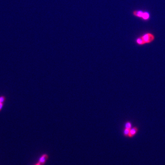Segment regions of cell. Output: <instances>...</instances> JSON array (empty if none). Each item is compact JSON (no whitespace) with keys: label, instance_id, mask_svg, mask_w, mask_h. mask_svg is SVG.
I'll return each mask as SVG.
<instances>
[{"label":"cell","instance_id":"3957f363","mask_svg":"<svg viewBox=\"0 0 165 165\" xmlns=\"http://www.w3.org/2000/svg\"><path fill=\"white\" fill-rule=\"evenodd\" d=\"M138 132V128L136 127L132 128L130 129L129 134L128 135V137L132 138L135 136Z\"/></svg>","mask_w":165,"mask_h":165},{"label":"cell","instance_id":"ba28073f","mask_svg":"<svg viewBox=\"0 0 165 165\" xmlns=\"http://www.w3.org/2000/svg\"><path fill=\"white\" fill-rule=\"evenodd\" d=\"M130 129L128 128H124L123 130V135L125 137H128V135L129 134Z\"/></svg>","mask_w":165,"mask_h":165},{"label":"cell","instance_id":"7a4b0ae2","mask_svg":"<svg viewBox=\"0 0 165 165\" xmlns=\"http://www.w3.org/2000/svg\"><path fill=\"white\" fill-rule=\"evenodd\" d=\"M144 12V11L142 10H135L134 11H133L132 13L134 16H135L137 18L141 19L143 16Z\"/></svg>","mask_w":165,"mask_h":165},{"label":"cell","instance_id":"52a82bcc","mask_svg":"<svg viewBox=\"0 0 165 165\" xmlns=\"http://www.w3.org/2000/svg\"><path fill=\"white\" fill-rule=\"evenodd\" d=\"M132 123L130 122H127L125 123L124 125V128H128L129 129H130L132 128Z\"/></svg>","mask_w":165,"mask_h":165},{"label":"cell","instance_id":"6da1fadb","mask_svg":"<svg viewBox=\"0 0 165 165\" xmlns=\"http://www.w3.org/2000/svg\"><path fill=\"white\" fill-rule=\"evenodd\" d=\"M141 36L145 41V45L152 43L155 39V35L151 32H145Z\"/></svg>","mask_w":165,"mask_h":165},{"label":"cell","instance_id":"8fae6325","mask_svg":"<svg viewBox=\"0 0 165 165\" xmlns=\"http://www.w3.org/2000/svg\"><path fill=\"white\" fill-rule=\"evenodd\" d=\"M35 165H40V163H38H38H37V164H35Z\"/></svg>","mask_w":165,"mask_h":165},{"label":"cell","instance_id":"30bf717a","mask_svg":"<svg viewBox=\"0 0 165 165\" xmlns=\"http://www.w3.org/2000/svg\"><path fill=\"white\" fill-rule=\"evenodd\" d=\"M3 104L4 103H0V111H1V110H2V109L3 108Z\"/></svg>","mask_w":165,"mask_h":165},{"label":"cell","instance_id":"9c48e42d","mask_svg":"<svg viewBox=\"0 0 165 165\" xmlns=\"http://www.w3.org/2000/svg\"><path fill=\"white\" fill-rule=\"evenodd\" d=\"M6 98L4 96H0V103H4V101H5Z\"/></svg>","mask_w":165,"mask_h":165},{"label":"cell","instance_id":"277c9868","mask_svg":"<svg viewBox=\"0 0 165 165\" xmlns=\"http://www.w3.org/2000/svg\"><path fill=\"white\" fill-rule=\"evenodd\" d=\"M150 17H151V15H150V12L147 11H144V12L141 19L143 20L144 21L147 22L150 19Z\"/></svg>","mask_w":165,"mask_h":165},{"label":"cell","instance_id":"8992f818","mask_svg":"<svg viewBox=\"0 0 165 165\" xmlns=\"http://www.w3.org/2000/svg\"><path fill=\"white\" fill-rule=\"evenodd\" d=\"M135 43L137 45H140V46L144 45H145V41H144L143 38H142L141 35L140 36L137 37L135 40Z\"/></svg>","mask_w":165,"mask_h":165},{"label":"cell","instance_id":"5b68a950","mask_svg":"<svg viewBox=\"0 0 165 165\" xmlns=\"http://www.w3.org/2000/svg\"><path fill=\"white\" fill-rule=\"evenodd\" d=\"M48 155L47 154H44L39 159L38 163H40L41 165H44L45 163L47 160L48 159Z\"/></svg>","mask_w":165,"mask_h":165}]
</instances>
